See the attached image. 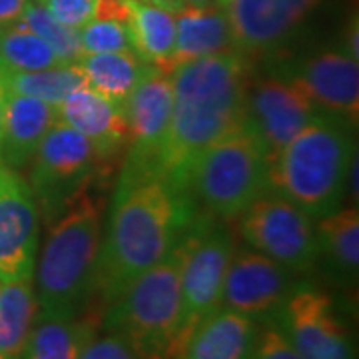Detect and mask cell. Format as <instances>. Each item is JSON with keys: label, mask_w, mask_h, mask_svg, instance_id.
Here are the masks:
<instances>
[{"label": "cell", "mask_w": 359, "mask_h": 359, "mask_svg": "<svg viewBox=\"0 0 359 359\" xmlns=\"http://www.w3.org/2000/svg\"><path fill=\"white\" fill-rule=\"evenodd\" d=\"M240 231L252 250L294 273H306L320 259L316 222L278 194H264L240 216Z\"/></svg>", "instance_id": "cell-9"}, {"label": "cell", "mask_w": 359, "mask_h": 359, "mask_svg": "<svg viewBox=\"0 0 359 359\" xmlns=\"http://www.w3.org/2000/svg\"><path fill=\"white\" fill-rule=\"evenodd\" d=\"M172 78L164 70L150 66L146 76L124 100L128 126V158L120 184L154 178L158 156L166 138L172 116Z\"/></svg>", "instance_id": "cell-11"}, {"label": "cell", "mask_w": 359, "mask_h": 359, "mask_svg": "<svg viewBox=\"0 0 359 359\" xmlns=\"http://www.w3.org/2000/svg\"><path fill=\"white\" fill-rule=\"evenodd\" d=\"M0 359H6V358H4V355H2V353H0Z\"/></svg>", "instance_id": "cell-39"}, {"label": "cell", "mask_w": 359, "mask_h": 359, "mask_svg": "<svg viewBox=\"0 0 359 359\" xmlns=\"http://www.w3.org/2000/svg\"><path fill=\"white\" fill-rule=\"evenodd\" d=\"M320 256L327 257L335 276L346 283L358 282L359 271V214L358 208H339L318 219Z\"/></svg>", "instance_id": "cell-25"}, {"label": "cell", "mask_w": 359, "mask_h": 359, "mask_svg": "<svg viewBox=\"0 0 359 359\" xmlns=\"http://www.w3.org/2000/svg\"><path fill=\"white\" fill-rule=\"evenodd\" d=\"M6 86L13 94L32 96L42 102L58 108L72 90L86 86V78L78 62H60V65L28 70V72H13L2 70Z\"/></svg>", "instance_id": "cell-26"}, {"label": "cell", "mask_w": 359, "mask_h": 359, "mask_svg": "<svg viewBox=\"0 0 359 359\" xmlns=\"http://www.w3.org/2000/svg\"><path fill=\"white\" fill-rule=\"evenodd\" d=\"M146 2H150V4H154L158 8H164L168 13L176 14L180 13L184 6H186V2L184 0H146Z\"/></svg>", "instance_id": "cell-34"}, {"label": "cell", "mask_w": 359, "mask_h": 359, "mask_svg": "<svg viewBox=\"0 0 359 359\" xmlns=\"http://www.w3.org/2000/svg\"><path fill=\"white\" fill-rule=\"evenodd\" d=\"M30 2H40V4H42V2H44V0H30Z\"/></svg>", "instance_id": "cell-37"}, {"label": "cell", "mask_w": 359, "mask_h": 359, "mask_svg": "<svg viewBox=\"0 0 359 359\" xmlns=\"http://www.w3.org/2000/svg\"><path fill=\"white\" fill-rule=\"evenodd\" d=\"M56 122L58 116L54 106L32 96L11 92L0 138V162L14 172L28 166L40 142Z\"/></svg>", "instance_id": "cell-18"}, {"label": "cell", "mask_w": 359, "mask_h": 359, "mask_svg": "<svg viewBox=\"0 0 359 359\" xmlns=\"http://www.w3.org/2000/svg\"><path fill=\"white\" fill-rule=\"evenodd\" d=\"M78 65L84 72L86 86L118 104H124L150 70L134 50L84 54Z\"/></svg>", "instance_id": "cell-22"}, {"label": "cell", "mask_w": 359, "mask_h": 359, "mask_svg": "<svg viewBox=\"0 0 359 359\" xmlns=\"http://www.w3.org/2000/svg\"><path fill=\"white\" fill-rule=\"evenodd\" d=\"M130 34L132 50L148 66L170 74L176 44V14L146 0H130Z\"/></svg>", "instance_id": "cell-21"}, {"label": "cell", "mask_w": 359, "mask_h": 359, "mask_svg": "<svg viewBox=\"0 0 359 359\" xmlns=\"http://www.w3.org/2000/svg\"><path fill=\"white\" fill-rule=\"evenodd\" d=\"M294 271L256 250H233L219 308L254 321H271L294 292Z\"/></svg>", "instance_id": "cell-12"}, {"label": "cell", "mask_w": 359, "mask_h": 359, "mask_svg": "<svg viewBox=\"0 0 359 359\" xmlns=\"http://www.w3.org/2000/svg\"><path fill=\"white\" fill-rule=\"evenodd\" d=\"M39 202L28 182L11 168L0 172V282L34 278L39 252Z\"/></svg>", "instance_id": "cell-14"}, {"label": "cell", "mask_w": 359, "mask_h": 359, "mask_svg": "<svg viewBox=\"0 0 359 359\" xmlns=\"http://www.w3.org/2000/svg\"><path fill=\"white\" fill-rule=\"evenodd\" d=\"M353 128L318 114L283 148L269 170V190L297 205L313 222L337 212L355 156Z\"/></svg>", "instance_id": "cell-4"}, {"label": "cell", "mask_w": 359, "mask_h": 359, "mask_svg": "<svg viewBox=\"0 0 359 359\" xmlns=\"http://www.w3.org/2000/svg\"><path fill=\"white\" fill-rule=\"evenodd\" d=\"M80 359H138L136 353L130 349L118 335H104L92 337L90 344L84 347Z\"/></svg>", "instance_id": "cell-31"}, {"label": "cell", "mask_w": 359, "mask_h": 359, "mask_svg": "<svg viewBox=\"0 0 359 359\" xmlns=\"http://www.w3.org/2000/svg\"><path fill=\"white\" fill-rule=\"evenodd\" d=\"M56 116L58 122L86 136L102 158H112L126 146L128 126L122 104L112 102L90 86L72 90L56 108Z\"/></svg>", "instance_id": "cell-17"}, {"label": "cell", "mask_w": 359, "mask_h": 359, "mask_svg": "<svg viewBox=\"0 0 359 359\" xmlns=\"http://www.w3.org/2000/svg\"><path fill=\"white\" fill-rule=\"evenodd\" d=\"M182 257L172 254L144 271L104 313V330L118 335L138 359H176L182 321Z\"/></svg>", "instance_id": "cell-5"}, {"label": "cell", "mask_w": 359, "mask_h": 359, "mask_svg": "<svg viewBox=\"0 0 359 359\" xmlns=\"http://www.w3.org/2000/svg\"><path fill=\"white\" fill-rule=\"evenodd\" d=\"M316 116L318 112L294 80L266 78L250 82L244 122L262 142L271 164Z\"/></svg>", "instance_id": "cell-13"}, {"label": "cell", "mask_w": 359, "mask_h": 359, "mask_svg": "<svg viewBox=\"0 0 359 359\" xmlns=\"http://www.w3.org/2000/svg\"><path fill=\"white\" fill-rule=\"evenodd\" d=\"M268 154L256 134L244 124L214 142L194 164L190 190L210 216L238 219L269 190Z\"/></svg>", "instance_id": "cell-6"}, {"label": "cell", "mask_w": 359, "mask_h": 359, "mask_svg": "<svg viewBox=\"0 0 359 359\" xmlns=\"http://www.w3.org/2000/svg\"><path fill=\"white\" fill-rule=\"evenodd\" d=\"M252 359H299V355L280 334V330L271 323L268 327L259 330Z\"/></svg>", "instance_id": "cell-30"}, {"label": "cell", "mask_w": 359, "mask_h": 359, "mask_svg": "<svg viewBox=\"0 0 359 359\" xmlns=\"http://www.w3.org/2000/svg\"><path fill=\"white\" fill-rule=\"evenodd\" d=\"M104 160L92 142L74 128L56 122L48 130L30 162L28 184L48 222L96 180Z\"/></svg>", "instance_id": "cell-8"}, {"label": "cell", "mask_w": 359, "mask_h": 359, "mask_svg": "<svg viewBox=\"0 0 359 359\" xmlns=\"http://www.w3.org/2000/svg\"><path fill=\"white\" fill-rule=\"evenodd\" d=\"M233 50L228 16L219 6H184L176 13V44L170 72L198 58Z\"/></svg>", "instance_id": "cell-20"}, {"label": "cell", "mask_w": 359, "mask_h": 359, "mask_svg": "<svg viewBox=\"0 0 359 359\" xmlns=\"http://www.w3.org/2000/svg\"><path fill=\"white\" fill-rule=\"evenodd\" d=\"M92 337H96V321L92 318L40 320L18 359H80Z\"/></svg>", "instance_id": "cell-24"}, {"label": "cell", "mask_w": 359, "mask_h": 359, "mask_svg": "<svg viewBox=\"0 0 359 359\" xmlns=\"http://www.w3.org/2000/svg\"><path fill=\"white\" fill-rule=\"evenodd\" d=\"M60 65L50 46L22 22L0 26V68L13 72L42 70Z\"/></svg>", "instance_id": "cell-27"}, {"label": "cell", "mask_w": 359, "mask_h": 359, "mask_svg": "<svg viewBox=\"0 0 359 359\" xmlns=\"http://www.w3.org/2000/svg\"><path fill=\"white\" fill-rule=\"evenodd\" d=\"M226 2H228V0H216V4H218L219 8H222V6H224V4H226Z\"/></svg>", "instance_id": "cell-36"}, {"label": "cell", "mask_w": 359, "mask_h": 359, "mask_svg": "<svg viewBox=\"0 0 359 359\" xmlns=\"http://www.w3.org/2000/svg\"><path fill=\"white\" fill-rule=\"evenodd\" d=\"M34 278L0 282V353L18 359L39 316Z\"/></svg>", "instance_id": "cell-23"}, {"label": "cell", "mask_w": 359, "mask_h": 359, "mask_svg": "<svg viewBox=\"0 0 359 359\" xmlns=\"http://www.w3.org/2000/svg\"><path fill=\"white\" fill-rule=\"evenodd\" d=\"M184 2H186V6H214L216 4V0H184Z\"/></svg>", "instance_id": "cell-35"}, {"label": "cell", "mask_w": 359, "mask_h": 359, "mask_svg": "<svg viewBox=\"0 0 359 359\" xmlns=\"http://www.w3.org/2000/svg\"><path fill=\"white\" fill-rule=\"evenodd\" d=\"M321 0H228L233 52L242 56L266 54L294 34Z\"/></svg>", "instance_id": "cell-15"}, {"label": "cell", "mask_w": 359, "mask_h": 359, "mask_svg": "<svg viewBox=\"0 0 359 359\" xmlns=\"http://www.w3.org/2000/svg\"><path fill=\"white\" fill-rule=\"evenodd\" d=\"M236 245L230 231L212 218L190 222L180 236L182 257L180 290H182V321L176 341V359L184 351L192 332L202 321L219 309L222 285Z\"/></svg>", "instance_id": "cell-7"}, {"label": "cell", "mask_w": 359, "mask_h": 359, "mask_svg": "<svg viewBox=\"0 0 359 359\" xmlns=\"http://www.w3.org/2000/svg\"><path fill=\"white\" fill-rule=\"evenodd\" d=\"M18 22L28 26L32 32H36L40 39L50 46L54 54L60 58V62H78L84 50H82V40H80V30L70 28V26L58 22L52 16L44 4L40 2H28L22 16Z\"/></svg>", "instance_id": "cell-28"}, {"label": "cell", "mask_w": 359, "mask_h": 359, "mask_svg": "<svg viewBox=\"0 0 359 359\" xmlns=\"http://www.w3.org/2000/svg\"><path fill=\"white\" fill-rule=\"evenodd\" d=\"M257 334V321L219 308L194 330L178 359H252Z\"/></svg>", "instance_id": "cell-19"}, {"label": "cell", "mask_w": 359, "mask_h": 359, "mask_svg": "<svg viewBox=\"0 0 359 359\" xmlns=\"http://www.w3.org/2000/svg\"><path fill=\"white\" fill-rule=\"evenodd\" d=\"M2 168H4V164H2V162H0V172H2Z\"/></svg>", "instance_id": "cell-38"}, {"label": "cell", "mask_w": 359, "mask_h": 359, "mask_svg": "<svg viewBox=\"0 0 359 359\" xmlns=\"http://www.w3.org/2000/svg\"><path fill=\"white\" fill-rule=\"evenodd\" d=\"M190 222V200L164 178L118 184L96 259L94 297L110 306L138 276L172 254Z\"/></svg>", "instance_id": "cell-2"}, {"label": "cell", "mask_w": 359, "mask_h": 359, "mask_svg": "<svg viewBox=\"0 0 359 359\" xmlns=\"http://www.w3.org/2000/svg\"><path fill=\"white\" fill-rule=\"evenodd\" d=\"M294 84L318 114L332 116L355 130L359 120V65L347 52H321L302 65Z\"/></svg>", "instance_id": "cell-16"}, {"label": "cell", "mask_w": 359, "mask_h": 359, "mask_svg": "<svg viewBox=\"0 0 359 359\" xmlns=\"http://www.w3.org/2000/svg\"><path fill=\"white\" fill-rule=\"evenodd\" d=\"M46 11L62 25L80 30L94 18L98 0H44Z\"/></svg>", "instance_id": "cell-29"}, {"label": "cell", "mask_w": 359, "mask_h": 359, "mask_svg": "<svg viewBox=\"0 0 359 359\" xmlns=\"http://www.w3.org/2000/svg\"><path fill=\"white\" fill-rule=\"evenodd\" d=\"M28 2L30 0H0V26L14 25L22 16Z\"/></svg>", "instance_id": "cell-32"}, {"label": "cell", "mask_w": 359, "mask_h": 359, "mask_svg": "<svg viewBox=\"0 0 359 359\" xmlns=\"http://www.w3.org/2000/svg\"><path fill=\"white\" fill-rule=\"evenodd\" d=\"M92 184L84 186L60 214L50 219L34 287L40 320L80 318L94 297L96 259L102 242L104 198Z\"/></svg>", "instance_id": "cell-3"}, {"label": "cell", "mask_w": 359, "mask_h": 359, "mask_svg": "<svg viewBox=\"0 0 359 359\" xmlns=\"http://www.w3.org/2000/svg\"><path fill=\"white\" fill-rule=\"evenodd\" d=\"M172 116L156 164V176L190 200L194 164L222 136L244 124L250 68L245 56L222 52L176 66Z\"/></svg>", "instance_id": "cell-1"}, {"label": "cell", "mask_w": 359, "mask_h": 359, "mask_svg": "<svg viewBox=\"0 0 359 359\" xmlns=\"http://www.w3.org/2000/svg\"><path fill=\"white\" fill-rule=\"evenodd\" d=\"M269 323L280 330L299 359H358L355 344L334 299L313 285L295 283Z\"/></svg>", "instance_id": "cell-10"}, {"label": "cell", "mask_w": 359, "mask_h": 359, "mask_svg": "<svg viewBox=\"0 0 359 359\" xmlns=\"http://www.w3.org/2000/svg\"><path fill=\"white\" fill-rule=\"evenodd\" d=\"M8 96H11V90H8V86H6L4 72H2V68H0V138H2V126H4V114H6Z\"/></svg>", "instance_id": "cell-33"}]
</instances>
